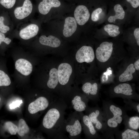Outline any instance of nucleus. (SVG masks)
Returning <instances> with one entry per match:
<instances>
[{
  "mask_svg": "<svg viewBox=\"0 0 139 139\" xmlns=\"http://www.w3.org/2000/svg\"><path fill=\"white\" fill-rule=\"evenodd\" d=\"M95 54L98 67L103 70L113 67L126 56L122 48L109 41L100 42L96 49Z\"/></svg>",
  "mask_w": 139,
  "mask_h": 139,
  "instance_id": "1",
  "label": "nucleus"
},
{
  "mask_svg": "<svg viewBox=\"0 0 139 139\" xmlns=\"http://www.w3.org/2000/svg\"><path fill=\"white\" fill-rule=\"evenodd\" d=\"M75 58L77 61L79 63L92 62L95 58L94 50L91 46H84L77 51Z\"/></svg>",
  "mask_w": 139,
  "mask_h": 139,
  "instance_id": "2",
  "label": "nucleus"
},
{
  "mask_svg": "<svg viewBox=\"0 0 139 139\" xmlns=\"http://www.w3.org/2000/svg\"><path fill=\"white\" fill-rule=\"evenodd\" d=\"M60 111L56 108L50 109L44 116L42 121L44 127L47 129H51L55 126L60 118Z\"/></svg>",
  "mask_w": 139,
  "mask_h": 139,
  "instance_id": "3",
  "label": "nucleus"
},
{
  "mask_svg": "<svg viewBox=\"0 0 139 139\" xmlns=\"http://www.w3.org/2000/svg\"><path fill=\"white\" fill-rule=\"evenodd\" d=\"M15 67L17 71L24 76H29L33 70L32 63L27 59L23 58H18L16 60Z\"/></svg>",
  "mask_w": 139,
  "mask_h": 139,
  "instance_id": "4",
  "label": "nucleus"
},
{
  "mask_svg": "<svg viewBox=\"0 0 139 139\" xmlns=\"http://www.w3.org/2000/svg\"><path fill=\"white\" fill-rule=\"evenodd\" d=\"M72 71V67L68 63H62L59 65L57 72L58 82L60 84L64 85L67 83Z\"/></svg>",
  "mask_w": 139,
  "mask_h": 139,
  "instance_id": "5",
  "label": "nucleus"
},
{
  "mask_svg": "<svg viewBox=\"0 0 139 139\" xmlns=\"http://www.w3.org/2000/svg\"><path fill=\"white\" fill-rule=\"evenodd\" d=\"M74 15L77 23L80 25H82L85 24L89 20L90 14L85 6L81 5L76 7Z\"/></svg>",
  "mask_w": 139,
  "mask_h": 139,
  "instance_id": "6",
  "label": "nucleus"
},
{
  "mask_svg": "<svg viewBox=\"0 0 139 139\" xmlns=\"http://www.w3.org/2000/svg\"><path fill=\"white\" fill-rule=\"evenodd\" d=\"M49 105V102L47 99L44 97H40L29 104L28 111L30 114H34L45 110Z\"/></svg>",
  "mask_w": 139,
  "mask_h": 139,
  "instance_id": "7",
  "label": "nucleus"
},
{
  "mask_svg": "<svg viewBox=\"0 0 139 139\" xmlns=\"http://www.w3.org/2000/svg\"><path fill=\"white\" fill-rule=\"evenodd\" d=\"M134 60H131V62L128 63L124 70L119 75L118 80L119 82H123L129 81L133 79L137 72L134 66Z\"/></svg>",
  "mask_w": 139,
  "mask_h": 139,
  "instance_id": "8",
  "label": "nucleus"
},
{
  "mask_svg": "<svg viewBox=\"0 0 139 139\" xmlns=\"http://www.w3.org/2000/svg\"><path fill=\"white\" fill-rule=\"evenodd\" d=\"M32 10V4L29 0H25L22 6L16 7L14 10V14L18 19H22L28 16Z\"/></svg>",
  "mask_w": 139,
  "mask_h": 139,
  "instance_id": "9",
  "label": "nucleus"
},
{
  "mask_svg": "<svg viewBox=\"0 0 139 139\" xmlns=\"http://www.w3.org/2000/svg\"><path fill=\"white\" fill-rule=\"evenodd\" d=\"M110 109L113 113L114 117L108 119L107 124L111 127L115 128L117 126L118 124H120L122 121V118L120 116L122 114V111L119 107L113 105L110 106Z\"/></svg>",
  "mask_w": 139,
  "mask_h": 139,
  "instance_id": "10",
  "label": "nucleus"
},
{
  "mask_svg": "<svg viewBox=\"0 0 139 139\" xmlns=\"http://www.w3.org/2000/svg\"><path fill=\"white\" fill-rule=\"evenodd\" d=\"M77 28V22L73 17H69L66 18L64 25L63 33L65 37L71 36L76 31Z\"/></svg>",
  "mask_w": 139,
  "mask_h": 139,
  "instance_id": "11",
  "label": "nucleus"
},
{
  "mask_svg": "<svg viewBox=\"0 0 139 139\" xmlns=\"http://www.w3.org/2000/svg\"><path fill=\"white\" fill-rule=\"evenodd\" d=\"M60 4L58 0H42L39 4L38 9L41 14L46 15L49 12L51 8L58 7Z\"/></svg>",
  "mask_w": 139,
  "mask_h": 139,
  "instance_id": "12",
  "label": "nucleus"
},
{
  "mask_svg": "<svg viewBox=\"0 0 139 139\" xmlns=\"http://www.w3.org/2000/svg\"><path fill=\"white\" fill-rule=\"evenodd\" d=\"M39 30V27L37 25L31 24L21 29L20 31L19 36L22 39L28 40L36 36Z\"/></svg>",
  "mask_w": 139,
  "mask_h": 139,
  "instance_id": "13",
  "label": "nucleus"
},
{
  "mask_svg": "<svg viewBox=\"0 0 139 139\" xmlns=\"http://www.w3.org/2000/svg\"><path fill=\"white\" fill-rule=\"evenodd\" d=\"M39 41L42 45L48 46L53 48L59 47L60 44V41L55 37L50 35L47 37L45 35L41 36Z\"/></svg>",
  "mask_w": 139,
  "mask_h": 139,
  "instance_id": "14",
  "label": "nucleus"
},
{
  "mask_svg": "<svg viewBox=\"0 0 139 139\" xmlns=\"http://www.w3.org/2000/svg\"><path fill=\"white\" fill-rule=\"evenodd\" d=\"M66 129L70 135L72 136H76L79 134L82 130L81 124L78 119L75 120L72 124L67 125Z\"/></svg>",
  "mask_w": 139,
  "mask_h": 139,
  "instance_id": "15",
  "label": "nucleus"
},
{
  "mask_svg": "<svg viewBox=\"0 0 139 139\" xmlns=\"http://www.w3.org/2000/svg\"><path fill=\"white\" fill-rule=\"evenodd\" d=\"M114 9L115 12V15L110 16L108 19V21L109 22L115 23L116 19L122 20L124 18L125 12L121 5L119 4L116 5Z\"/></svg>",
  "mask_w": 139,
  "mask_h": 139,
  "instance_id": "16",
  "label": "nucleus"
},
{
  "mask_svg": "<svg viewBox=\"0 0 139 139\" xmlns=\"http://www.w3.org/2000/svg\"><path fill=\"white\" fill-rule=\"evenodd\" d=\"M114 90L117 94H122L126 95H130L133 94V90L131 86L127 83L119 84L115 87Z\"/></svg>",
  "mask_w": 139,
  "mask_h": 139,
  "instance_id": "17",
  "label": "nucleus"
},
{
  "mask_svg": "<svg viewBox=\"0 0 139 139\" xmlns=\"http://www.w3.org/2000/svg\"><path fill=\"white\" fill-rule=\"evenodd\" d=\"M57 72V70L55 68L51 69L49 71V79L47 83V85L49 88L54 89L58 84Z\"/></svg>",
  "mask_w": 139,
  "mask_h": 139,
  "instance_id": "18",
  "label": "nucleus"
},
{
  "mask_svg": "<svg viewBox=\"0 0 139 139\" xmlns=\"http://www.w3.org/2000/svg\"><path fill=\"white\" fill-rule=\"evenodd\" d=\"M82 89L84 93L88 95H96L98 91V84L96 82L92 84L90 82H86L82 85Z\"/></svg>",
  "mask_w": 139,
  "mask_h": 139,
  "instance_id": "19",
  "label": "nucleus"
},
{
  "mask_svg": "<svg viewBox=\"0 0 139 139\" xmlns=\"http://www.w3.org/2000/svg\"><path fill=\"white\" fill-rule=\"evenodd\" d=\"M74 109L76 111L82 112L84 110L86 107L84 102L82 101L80 96H75L71 101Z\"/></svg>",
  "mask_w": 139,
  "mask_h": 139,
  "instance_id": "20",
  "label": "nucleus"
},
{
  "mask_svg": "<svg viewBox=\"0 0 139 139\" xmlns=\"http://www.w3.org/2000/svg\"><path fill=\"white\" fill-rule=\"evenodd\" d=\"M119 27L118 25L112 24H108L104 27V30L110 37H115L120 34Z\"/></svg>",
  "mask_w": 139,
  "mask_h": 139,
  "instance_id": "21",
  "label": "nucleus"
},
{
  "mask_svg": "<svg viewBox=\"0 0 139 139\" xmlns=\"http://www.w3.org/2000/svg\"><path fill=\"white\" fill-rule=\"evenodd\" d=\"M29 128L24 120L20 119L18 122L17 132L19 136H23L29 132Z\"/></svg>",
  "mask_w": 139,
  "mask_h": 139,
  "instance_id": "22",
  "label": "nucleus"
},
{
  "mask_svg": "<svg viewBox=\"0 0 139 139\" xmlns=\"http://www.w3.org/2000/svg\"><path fill=\"white\" fill-rule=\"evenodd\" d=\"M123 139H138L139 134L136 131L127 129L122 134Z\"/></svg>",
  "mask_w": 139,
  "mask_h": 139,
  "instance_id": "23",
  "label": "nucleus"
},
{
  "mask_svg": "<svg viewBox=\"0 0 139 139\" xmlns=\"http://www.w3.org/2000/svg\"><path fill=\"white\" fill-rule=\"evenodd\" d=\"M11 83L10 79L8 75L3 71L0 70V86H8Z\"/></svg>",
  "mask_w": 139,
  "mask_h": 139,
  "instance_id": "24",
  "label": "nucleus"
},
{
  "mask_svg": "<svg viewBox=\"0 0 139 139\" xmlns=\"http://www.w3.org/2000/svg\"><path fill=\"white\" fill-rule=\"evenodd\" d=\"M99 114V111L97 110L95 113L92 112L89 115V117L92 124L95 125L96 128L98 129H101L102 127L101 123L98 120L97 118Z\"/></svg>",
  "mask_w": 139,
  "mask_h": 139,
  "instance_id": "25",
  "label": "nucleus"
},
{
  "mask_svg": "<svg viewBox=\"0 0 139 139\" xmlns=\"http://www.w3.org/2000/svg\"><path fill=\"white\" fill-rule=\"evenodd\" d=\"M83 120L84 124L89 128L90 133L92 135L95 134L96 132L89 116L87 115L84 116Z\"/></svg>",
  "mask_w": 139,
  "mask_h": 139,
  "instance_id": "26",
  "label": "nucleus"
},
{
  "mask_svg": "<svg viewBox=\"0 0 139 139\" xmlns=\"http://www.w3.org/2000/svg\"><path fill=\"white\" fill-rule=\"evenodd\" d=\"M5 128L12 135L16 134L17 131L18 127L12 122L8 121L5 123Z\"/></svg>",
  "mask_w": 139,
  "mask_h": 139,
  "instance_id": "27",
  "label": "nucleus"
},
{
  "mask_svg": "<svg viewBox=\"0 0 139 139\" xmlns=\"http://www.w3.org/2000/svg\"><path fill=\"white\" fill-rule=\"evenodd\" d=\"M129 124L130 127L134 129H137L139 128V117L134 116L131 117L129 119Z\"/></svg>",
  "mask_w": 139,
  "mask_h": 139,
  "instance_id": "28",
  "label": "nucleus"
},
{
  "mask_svg": "<svg viewBox=\"0 0 139 139\" xmlns=\"http://www.w3.org/2000/svg\"><path fill=\"white\" fill-rule=\"evenodd\" d=\"M15 2L16 0H1L0 3L5 7L9 9L14 6Z\"/></svg>",
  "mask_w": 139,
  "mask_h": 139,
  "instance_id": "29",
  "label": "nucleus"
},
{
  "mask_svg": "<svg viewBox=\"0 0 139 139\" xmlns=\"http://www.w3.org/2000/svg\"><path fill=\"white\" fill-rule=\"evenodd\" d=\"M102 9L101 8H98L94 10L91 15L92 20L94 22L98 21L99 19V15L102 11Z\"/></svg>",
  "mask_w": 139,
  "mask_h": 139,
  "instance_id": "30",
  "label": "nucleus"
},
{
  "mask_svg": "<svg viewBox=\"0 0 139 139\" xmlns=\"http://www.w3.org/2000/svg\"><path fill=\"white\" fill-rule=\"evenodd\" d=\"M4 18L3 17L0 16V31L3 33H6L10 30L9 27L5 25L3 23Z\"/></svg>",
  "mask_w": 139,
  "mask_h": 139,
  "instance_id": "31",
  "label": "nucleus"
},
{
  "mask_svg": "<svg viewBox=\"0 0 139 139\" xmlns=\"http://www.w3.org/2000/svg\"><path fill=\"white\" fill-rule=\"evenodd\" d=\"M11 41V40L7 37H5L4 33L0 32V45L2 42H4L7 45H9Z\"/></svg>",
  "mask_w": 139,
  "mask_h": 139,
  "instance_id": "32",
  "label": "nucleus"
},
{
  "mask_svg": "<svg viewBox=\"0 0 139 139\" xmlns=\"http://www.w3.org/2000/svg\"><path fill=\"white\" fill-rule=\"evenodd\" d=\"M22 103V101L21 100H17L14 101L10 105V108L11 109H13L17 107H19Z\"/></svg>",
  "mask_w": 139,
  "mask_h": 139,
  "instance_id": "33",
  "label": "nucleus"
},
{
  "mask_svg": "<svg viewBox=\"0 0 139 139\" xmlns=\"http://www.w3.org/2000/svg\"><path fill=\"white\" fill-rule=\"evenodd\" d=\"M134 35L138 46H139V28H135L134 31Z\"/></svg>",
  "mask_w": 139,
  "mask_h": 139,
  "instance_id": "34",
  "label": "nucleus"
},
{
  "mask_svg": "<svg viewBox=\"0 0 139 139\" xmlns=\"http://www.w3.org/2000/svg\"><path fill=\"white\" fill-rule=\"evenodd\" d=\"M130 3L132 7L135 8H137L139 6V0H126Z\"/></svg>",
  "mask_w": 139,
  "mask_h": 139,
  "instance_id": "35",
  "label": "nucleus"
},
{
  "mask_svg": "<svg viewBox=\"0 0 139 139\" xmlns=\"http://www.w3.org/2000/svg\"><path fill=\"white\" fill-rule=\"evenodd\" d=\"M134 64L136 70L137 72H138L139 71V59L138 57L137 59L134 60Z\"/></svg>",
  "mask_w": 139,
  "mask_h": 139,
  "instance_id": "36",
  "label": "nucleus"
},
{
  "mask_svg": "<svg viewBox=\"0 0 139 139\" xmlns=\"http://www.w3.org/2000/svg\"><path fill=\"white\" fill-rule=\"evenodd\" d=\"M137 110L139 112V105L138 104L137 106Z\"/></svg>",
  "mask_w": 139,
  "mask_h": 139,
  "instance_id": "37",
  "label": "nucleus"
},
{
  "mask_svg": "<svg viewBox=\"0 0 139 139\" xmlns=\"http://www.w3.org/2000/svg\"><path fill=\"white\" fill-rule=\"evenodd\" d=\"M0 100H1V98H0Z\"/></svg>",
  "mask_w": 139,
  "mask_h": 139,
  "instance_id": "38",
  "label": "nucleus"
}]
</instances>
